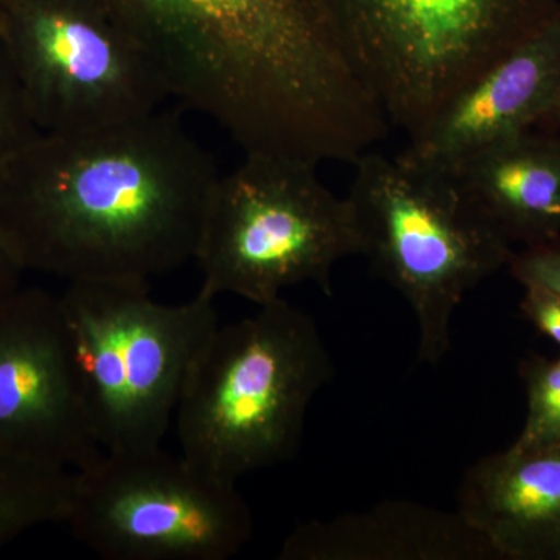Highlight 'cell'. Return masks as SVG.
I'll use <instances>...</instances> for the list:
<instances>
[{
    "label": "cell",
    "instance_id": "22",
    "mask_svg": "<svg viewBox=\"0 0 560 560\" xmlns=\"http://www.w3.org/2000/svg\"><path fill=\"white\" fill-rule=\"evenodd\" d=\"M0 3H2V0H0Z\"/></svg>",
    "mask_w": 560,
    "mask_h": 560
},
{
    "label": "cell",
    "instance_id": "15",
    "mask_svg": "<svg viewBox=\"0 0 560 560\" xmlns=\"http://www.w3.org/2000/svg\"><path fill=\"white\" fill-rule=\"evenodd\" d=\"M73 470L0 455V548L25 530L65 522Z\"/></svg>",
    "mask_w": 560,
    "mask_h": 560
},
{
    "label": "cell",
    "instance_id": "8",
    "mask_svg": "<svg viewBox=\"0 0 560 560\" xmlns=\"http://www.w3.org/2000/svg\"><path fill=\"white\" fill-rule=\"evenodd\" d=\"M66 525L106 560H228L253 537L237 482L160 447L103 452L73 471Z\"/></svg>",
    "mask_w": 560,
    "mask_h": 560
},
{
    "label": "cell",
    "instance_id": "14",
    "mask_svg": "<svg viewBox=\"0 0 560 560\" xmlns=\"http://www.w3.org/2000/svg\"><path fill=\"white\" fill-rule=\"evenodd\" d=\"M460 186L511 245L560 238V136L525 131L455 167Z\"/></svg>",
    "mask_w": 560,
    "mask_h": 560
},
{
    "label": "cell",
    "instance_id": "1",
    "mask_svg": "<svg viewBox=\"0 0 560 560\" xmlns=\"http://www.w3.org/2000/svg\"><path fill=\"white\" fill-rule=\"evenodd\" d=\"M168 97L245 154L353 164L386 139L320 0H103Z\"/></svg>",
    "mask_w": 560,
    "mask_h": 560
},
{
    "label": "cell",
    "instance_id": "20",
    "mask_svg": "<svg viewBox=\"0 0 560 560\" xmlns=\"http://www.w3.org/2000/svg\"><path fill=\"white\" fill-rule=\"evenodd\" d=\"M22 275L24 270L0 238V305L21 289Z\"/></svg>",
    "mask_w": 560,
    "mask_h": 560
},
{
    "label": "cell",
    "instance_id": "10",
    "mask_svg": "<svg viewBox=\"0 0 560 560\" xmlns=\"http://www.w3.org/2000/svg\"><path fill=\"white\" fill-rule=\"evenodd\" d=\"M102 453L60 296L21 287L0 305V455L75 471Z\"/></svg>",
    "mask_w": 560,
    "mask_h": 560
},
{
    "label": "cell",
    "instance_id": "16",
    "mask_svg": "<svg viewBox=\"0 0 560 560\" xmlns=\"http://www.w3.org/2000/svg\"><path fill=\"white\" fill-rule=\"evenodd\" d=\"M528 412L517 444L544 445L560 442V357H533L522 366Z\"/></svg>",
    "mask_w": 560,
    "mask_h": 560
},
{
    "label": "cell",
    "instance_id": "21",
    "mask_svg": "<svg viewBox=\"0 0 560 560\" xmlns=\"http://www.w3.org/2000/svg\"><path fill=\"white\" fill-rule=\"evenodd\" d=\"M537 127L548 132H560V94L552 103L551 108L547 110V114L541 117Z\"/></svg>",
    "mask_w": 560,
    "mask_h": 560
},
{
    "label": "cell",
    "instance_id": "12",
    "mask_svg": "<svg viewBox=\"0 0 560 560\" xmlns=\"http://www.w3.org/2000/svg\"><path fill=\"white\" fill-rule=\"evenodd\" d=\"M464 521L500 560H560V442L482 456L464 475Z\"/></svg>",
    "mask_w": 560,
    "mask_h": 560
},
{
    "label": "cell",
    "instance_id": "13",
    "mask_svg": "<svg viewBox=\"0 0 560 560\" xmlns=\"http://www.w3.org/2000/svg\"><path fill=\"white\" fill-rule=\"evenodd\" d=\"M279 560H497L458 511L385 501L291 530Z\"/></svg>",
    "mask_w": 560,
    "mask_h": 560
},
{
    "label": "cell",
    "instance_id": "5",
    "mask_svg": "<svg viewBox=\"0 0 560 560\" xmlns=\"http://www.w3.org/2000/svg\"><path fill=\"white\" fill-rule=\"evenodd\" d=\"M357 79L390 128L418 139L560 0H320Z\"/></svg>",
    "mask_w": 560,
    "mask_h": 560
},
{
    "label": "cell",
    "instance_id": "4",
    "mask_svg": "<svg viewBox=\"0 0 560 560\" xmlns=\"http://www.w3.org/2000/svg\"><path fill=\"white\" fill-rule=\"evenodd\" d=\"M348 200L361 256L408 302L418 323V359L438 366L452 349L456 308L482 280L510 265L511 243L455 173L401 154H363Z\"/></svg>",
    "mask_w": 560,
    "mask_h": 560
},
{
    "label": "cell",
    "instance_id": "7",
    "mask_svg": "<svg viewBox=\"0 0 560 560\" xmlns=\"http://www.w3.org/2000/svg\"><path fill=\"white\" fill-rule=\"evenodd\" d=\"M316 167L249 153L219 176L194 259L202 293L235 294L259 307L301 283L330 294L335 265L361 256V241L348 198L327 189Z\"/></svg>",
    "mask_w": 560,
    "mask_h": 560
},
{
    "label": "cell",
    "instance_id": "11",
    "mask_svg": "<svg viewBox=\"0 0 560 560\" xmlns=\"http://www.w3.org/2000/svg\"><path fill=\"white\" fill-rule=\"evenodd\" d=\"M559 94L560 3L539 31L460 94L401 156L453 168L492 143L533 130Z\"/></svg>",
    "mask_w": 560,
    "mask_h": 560
},
{
    "label": "cell",
    "instance_id": "2",
    "mask_svg": "<svg viewBox=\"0 0 560 560\" xmlns=\"http://www.w3.org/2000/svg\"><path fill=\"white\" fill-rule=\"evenodd\" d=\"M220 173L179 117L39 132L0 165V238L22 270L149 282L194 260Z\"/></svg>",
    "mask_w": 560,
    "mask_h": 560
},
{
    "label": "cell",
    "instance_id": "18",
    "mask_svg": "<svg viewBox=\"0 0 560 560\" xmlns=\"http://www.w3.org/2000/svg\"><path fill=\"white\" fill-rule=\"evenodd\" d=\"M508 268L523 289L537 287L560 294V238L514 253Z\"/></svg>",
    "mask_w": 560,
    "mask_h": 560
},
{
    "label": "cell",
    "instance_id": "19",
    "mask_svg": "<svg viewBox=\"0 0 560 560\" xmlns=\"http://www.w3.org/2000/svg\"><path fill=\"white\" fill-rule=\"evenodd\" d=\"M522 311L540 334L560 348V294L526 287Z\"/></svg>",
    "mask_w": 560,
    "mask_h": 560
},
{
    "label": "cell",
    "instance_id": "6",
    "mask_svg": "<svg viewBox=\"0 0 560 560\" xmlns=\"http://www.w3.org/2000/svg\"><path fill=\"white\" fill-rule=\"evenodd\" d=\"M215 298L179 305L149 282H70L60 294L73 355L103 452L160 447L195 357L219 327Z\"/></svg>",
    "mask_w": 560,
    "mask_h": 560
},
{
    "label": "cell",
    "instance_id": "17",
    "mask_svg": "<svg viewBox=\"0 0 560 560\" xmlns=\"http://www.w3.org/2000/svg\"><path fill=\"white\" fill-rule=\"evenodd\" d=\"M39 132L9 51L0 39V165Z\"/></svg>",
    "mask_w": 560,
    "mask_h": 560
},
{
    "label": "cell",
    "instance_id": "9",
    "mask_svg": "<svg viewBox=\"0 0 560 560\" xmlns=\"http://www.w3.org/2000/svg\"><path fill=\"white\" fill-rule=\"evenodd\" d=\"M0 39L40 132L125 124L168 98L103 0H2Z\"/></svg>",
    "mask_w": 560,
    "mask_h": 560
},
{
    "label": "cell",
    "instance_id": "3",
    "mask_svg": "<svg viewBox=\"0 0 560 560\" xmlns=\"http://www.w3.org/2000/svg\"><path fill=\"white\" fill-rule=\"evenodd\" d=\"M334 372L315 320L283 298L248 318L219 324L180 393V455L231 482L285 463Z\"/></svg>",
    "mask_w": 560,
    "mask_h": 560
}]
</instances>
